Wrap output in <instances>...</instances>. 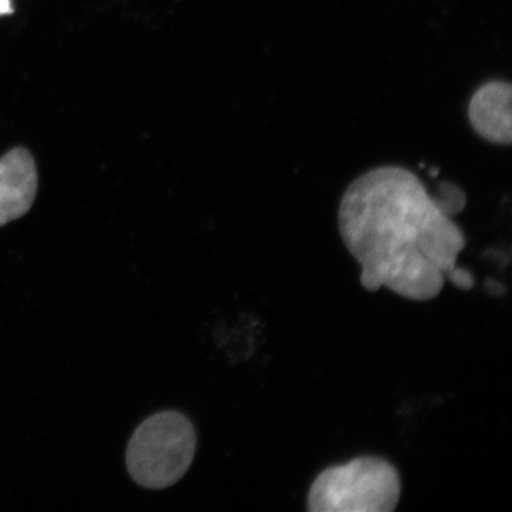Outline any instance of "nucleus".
Instances as JSON below:
<instances>
[{
	"mask_svg": "<svg viewBox=\"0 0 512 512\" xmlns=\"http://www.w3.org/2000/svg\"><path fill=\"white\" fill-rule=\"evenodd\" d=\"M437 200L451 217L462 213L466 206V196L462 189L450 182L440 183Z\"/></svg>",
	"mask_w": 512,
	"mask_h": 512,
	"instance_id": "obj_6",
	"label": "nucleus"
},
{
	"mask_svg": "<svg viewBox=\"0 0 512 512\" xmlns=\"http://www.w3.org/2000/svg\"><path fill=\"white\" fill-rule=\"evenodd\" d=\"M196 447V431L187 416L176 411L153 414L127 445V471L145 489L170 488L190 469Z\"/></svg>",
	"mask_w": 512,
	"mask_h": 512,
	"instance_id": "obj_3",
	"label": "nucleus"
},
{
	"mask_svg": "<svg viewBox=\"0 0 512 512\" xmlns=\"http://www.w3.org/2000/svg\"><path fill=\"white\" fill-rule=\"evenodd\" d=\"M14 14V8H12L11 0H0V16Z\"/></svg>",
	"mask_w": 512,
	"mask_h": 512,
	"instance_id": "obj_7",
	"label": "nucleus"
},
{
	"mask_svg": "<svg viewBox=\"0 0 512 512\" xmlns=\"http://www.w3.org/2000/svg\"><path fill=\"white\" fill-rule=\"evenodd\" d=\"M512 88L509 82H486L473 94L469 120L473 130L490 143L510 145L512 140Z\"/></svg>",
	"mask_w": 512,
	"mask_h": 512,
	"instance_id": "obj_5",
	"label": "nucleus"
},
{
	"mask_svg": "<svg viewBox=\"0 0 512 512\" xmlns=\"http://www.w3.org/2000/svg\"><path fill=\"white\" fill-rule=\"evenodd\" d=\"M400 473L388 460L358 457L328 467L307 495L311 512H392L401 497Z\"/></svg>",
	"mask_w": 512,
	"mask_h": 512,
	"instance_id": "obj_2",
	"label": "nucleus"
},
{
	"mask_svg": "<svg viewBox=\"0 0 512 512\" xmlns=\"http://www.w3.org/2000/svg\"><path fill=\"white\" fill-rule=\"evenodd\" d=\"M37 188L36 164L28 150L16 147L0 158V227L28 213Z\"/></svg>",
	"mask_w": 512,
	"mask_h": 512,
	"instance_id": "obj_4",
	"label": "nucleus"
},
{
	"mask_svg": "<svg viewBox=\"0 0 512 512\" xmlns=\"http://www.w3.org/2000/svg\"><path fill=\"white\" fill-rule=\"evenodd\" d=\"M338 229L361 266V285L430 302L457 270L466 246L462 228L411 170L380 166L345 190Z\"/></svg>",
	"mask_w": 512,
	"mask_h": 512,
	"instance_id": "obj_1",
	"label": "nucleus"
}]
</instances>
